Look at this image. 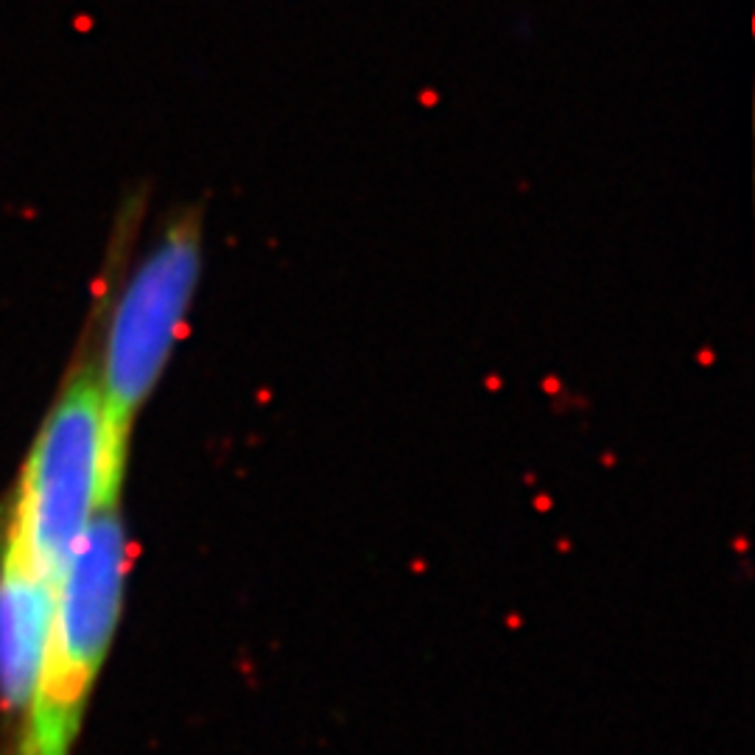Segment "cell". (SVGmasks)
Returning <instances> with one entry per match:
<instances>
[{"label": "cell", "mask_w": 755, "mask_h": 755, "mask_svg": "<svg viewBox=\"0 0 755 755\" xmlns=\"http://www.w3.org/2000/svg\"><path fill=\"white\" fill-rule=\"evenodd\" d=\"M129 465L123 426L95 381L79 366L51 403L20 467L0 537V559L56 582L87 526L118 506Z\"/></svg>", "instance_id": "obj_1"}, {"label": "cell", "mask_w": 755, "mask_h": 755, "mask_svg": "<svg viewBox=\"0 0 755 755\" xmlns=\"http://www.w3.org/2000/svg\"><path fill=\"white\" fill-rule=\"evenodd\" d=\"M129 568V531L112 506L87 526L54 582L51 632L15 755H70L120 621Z\"/></svg>", "instance_id": "obj_2"}, {"label": "cell", "mask_w": 755, "mask_h": 755, "mask_svg": "<svg viewBox=\"0 0 755 755\" xmlns=\"http://www.w3.org/2000/svg\"><path fill=\"white\" fill-rule=\"evenodd\" d=\"M202 277V238L194 221L168 227L115 294L95 381L112 414L132 428L157 389L187 327Z\"/></svg>", "instance_id": "obj_3"}, {"label": "cell", "mask_w": 755, "mask_h": 755, "mask_svg": "<svg viewBox=\"0 0 755 755\" xmlns=\"http://www.w3.org/2000/svg\"><path fill=\"white\" fill-rule=\"evenodd\" d=\"M54 582L0 559V708L20 727L42 666Z\"/></svg>", "instance_id": "obj_4"}]
</instances>
